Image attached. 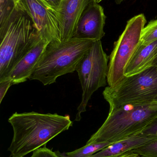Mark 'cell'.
<instances>
[{"instance_id": "obj_15", "label": "cell", "mask_w": 157, "mask_h": 157, "mask_svg": "<svg viewBox=\"0 0 157 157\" xmlns=\"http://www.w3.org/2000/svg\"><path fill=\"white\" fill-rule=\"evenodd\" d=\"M157 40V19L150 21L142 31L139 44L146 45Z\"/></svg>"}, {"instance_id": "obj_20", "label": "cell", "mask_w": 157, "mask_h": 157, "mask_svg": "<svg viewBox=\"0 0 157 157\" xmlns=\"http://www.w3.org/2000/svg\"><path fill=\"white\" fill-rule=\"evenodd\" d=\"M51 6L58 10L64 0H45Z\"/></svg>"}, {"instance_id": "obj_4", "label": "cell", "mask_w": 157, "mask_h": 157, "mask_svg": "<svg viewBox=\"0 0 157 157\" xmlns=\"http://www.w3.org/2000/svg\"><path fill=\"white\" fill-rule=\"evenodd\" d=\"M40 36L29 17L16 6L8 24L0 29V81L6 79Z\"/></svg>"}, {"instance_id": "obj_21", "label": "cell", "mask_w": 157, "mask_h": 157, "mask_svg": "<svg viewBox=\"0 0 157 157\" xmlns=\"http://www.w3.org/2000/svg\"><path fill=\"white\" fill-rule=\"evenodd\" d=\"M112 157H141V156L138 154L134 153L132 151H130L126 153Z\"/></svg>"}, {"instance_id": "obj_8", "label": "cell", "mask_w": 157, "mask_h": 157, "mask_svg": "<svg viewBox=\"0 0 157 157\" xmlns=\"http://www.w3.org/2000/svg\"><path fill=\"white\" fill-rule=\"evenodd\" d=\"M16 4L29 17L41 37L50 43L61 42L57 10L45 0H17Z\"/></svg>"}, {"instance_id": "obj_17", "label": "cell", "mask_w": 157, "mask_h": 157, "mask_svg": "<svg viewBox=\"0 0 157 157\" xmlns=\"http://www.w3.org/2000/svg\"><path fill=\"white\" fill-rule=\"evenodd\" d=\"M30 157H61L56 152H53L50 149L47 148L46 146L40 147L33 152Z\"/></svg>"}, {"instance_id": "obj_6", "label": "cell", "mask_w": 157, "mask_h": 157, "mask_svg": "<svg viewBox=\"0 0 157 157\" xmlns=\"http://www.w3.org/2000/svg\"><path fill=\"white\" fill-rule=\"evenodd\" d=\"M108 60V56L103 50L101 40H99L94 41L78 63L76 71L83 94L75 121L81 120V114L86 111L88 103L93 93L107 85Z\"/></svg>"}, {"instance_id": "obj_3", "label": "cell", "mask_w": 157, "mask_h": 157, "mask_svg": "<svg viewBox=\"0 0 157 157\" xmlns=\"http://www.w3.org/2000/svg\"><path fill=\"white\" fill-rule=\"evenodd\" d=\"M95 41L73 37L64 42H50L45 48L29 80H38L47 86L56 82L62 75L74 72Z\"/></svg>"}, {"instance_id": "obj_2", "label": "cell", "mask_w": 157, "mask_h": 157, "mask_svg": "<svg viewBox=\"0 0 157 157\" xmlns=\"http://www.w3.org/2000/svg\"><path fill=\"white\" fill-rule=\"evenodd\" d=\"M157 117V102L131 104L110 109L105 121L86 144L114 143L142 133Z\"/></svg>"}, {"instance_id": "obj_13", "label": "cell", "mask_w": 157, "mask_h": 157, "mask_svg": "<svg viewBox=\"0 0 157 157\" xmlns=\"http://www.w3.org/2000/svg\"><path fill=\"white\" fill-rule=\"evenodd\" d=\"M157 139L156 136H147L141 133L113 143L89 157H112L139 148Z\"/></svg>"}, {"instance_id": "obj_18", "label": "cell", "mask_w": 157, "mask_h": 157, "mask_svg": "<svg viewBox=\"0 0 157 157\" xmlns=\"http://www.w3.org/2000/svg\"><path fill=\"white\" fill-rule=\"evenodd\" d=\"M142 134L147 136L157 137V117L147 126Z\"/></svg>"}, {"instance_id": "obj_14", "label": "cell", "mask_w": 157, "mask_h": 157, "mask_svg": "<svg viewBox=\"0 0 157 157\" xmlns=\"http://www.w3.org/2000/svg\"><path fill=\"white\" fill-rule=\"evenodd\" d=\"M112 144L113 143L103 142L86 144L83 147L72 152L61 153L57 151L55 152L61 157H89Z\"/></svg>"}, {"instance_id": "obj_5", "label": "cell", "mask_w": 157, "mask_h": 157, "mask_svg": "<svg viewBox=\"0 0 157 157\" xmlns=\"http://www.w3.org/2000/svg\"><path fill=\"white\" fill-rule=\"evenodd\" d=\"M110 109L131 104L145 105L157 102V69L152 67L143 72L125 77L114 87L103 92Z\"/></svg>"}, {"instance_id": "obj_10", "label": "cell", "mask_w": 157, "mask_h": 157, "mask_svg": "<svg viewBox=\"0 0 157 157\" xmlns=\"http://www.w3.org/2000/svg\"><path fill=\"white\" fill-rule=\"evenodd\" d=\"M100 0H64L57 10L61 41H67L73 37L77 24L82 12L93 2Z\"/></svg>"}, {"instance_id": "obj_12", "label": "cell", "mask_w": 157, "mask_h": 157, "mask_svg": "<svg viewBox=\"0 0 157 157\" xmlns=\"http://www.w3.org/2000/svg\"><path fill=\"white\" fill-rule=\"evenodd\" d=\"M157 58V40L146 45L139 44L124 71L125 77L143 72L153 67Z\"/></svg>"}, {"instance_id": "obj_11", "label": "cell", "mask_w": 157, "mask_h": 157, "mask_svg": "<svg viewBox=\"0 0 157 157\" xmlns=\"http://www.w3.org/2000/svg\"><path fill=\"white\" fill-rule=\"evenodd\" d=\"M49 43L40 36L13 68L5 80H11L13 85L24 83L29 79L45 48Z\"/></svg>"}, {"instance_id": "obj_7", "label": "cell", "mask_w": 157, "mask_h": 157, "mask_svg": "<svg viewBox=\"0 0 157 157\" xmlns=\"http://www.w3.org/2000/svg\"><path fill=\"white\" fill-rule=\"evenodd\" d=\"M146 23L143 14L132 17L128 21L124 31L115 42L109 57L107 77L108 86H115L125 78L124 69L140 43Z\"/></svg>"}, {"instance_id": "obj_23", "label": "cell", "mask_w": 157, "mask_h": 157, "mask_svg": "<svg viewBox=\"0 0 157 157\" xmlns=\"http://www.w3.org/2000/svg\"><path fill=\"white\" fill-rule=\"evenodd\" d=\"M153 67H155L157 69V58L155 60L154 62V64H153Z\"/></svg>"}, {"instance_id": "obj_24", "label": "cell", "mask_w": 157, "mask_h": 157, "mask_svg": "<svg viewBox=\"0 0 157 157\" xmlns=\"http://www.w3.org/2000/svg\"></svg>"}, {"instance_id": "obj_9", "label": "cell", "mask_w": 157, "mask_h": 157, "mask_svg": "<svg viewBox=\"0 0 157 157\" xmlns=\"http://www.w3.org/2000/svg\"><path fill=\"white\" fill-rule=\"evenodd\" d=\"M106 18L103 7L98 3H91L80 15L73 37L101 40L105 35L104 28Z\"/></svg>"}, {"instance_id": "obj_1", "label": "cell", "mask_w": 157, "mask_h": 157, "mask_svg": "<svg viewBox=\"0 0 157 157\" xmlns=\"http://www.w3.org/2000/svg\"><path fill=\"white\" fill-rule=\"evenodd\" d=\"M14 135L8 151L11 157H24L45 146L52 139L73 126L69 115L36 112L15 113L8 119Z\"/></svg>"}, {"instance_id": "obj_22", "label": "cell", "mask_w": 157, "mask_h": 157, "mask_svg": "<svg viewBox=\"0 0 157 157\" xmlns=\"http://www.w3.org/2000/svg\"><path fill=\"white\" fill-rule=\"evenodd\" d=\"M102 1H103V0H100V2H101ZM124 1V0H115L116 3L118 4H120Z\"/></svg>"}, {"instance_id": "obj_19", "label": "cell", "mask_w": 157, "mask_h": 157, "mask_svg": "<svg viewBox=\"0 0 157 157\" xmlns=\"http://www.w3.org/2000/svg\"><path fill=\"white\" fill-rule=\"evenodd\" d=\"M12 85V82L9 79L0 81V103H2L7 90Z\"/></svg>"}, {"instance_id": "obj_16", "label": "cell", "mask_w": 157, "mask_h": 157, "mask_svg": "<svg viewBox=\"0 0 157 157\" xmlns=\"http://www.w3.org/2000/svg\"><path fill=\"white\" fill-rule=\"evenodd\" d=\"M132 151L141 157H157V139Z\"/></svg>"}]
</instances>
